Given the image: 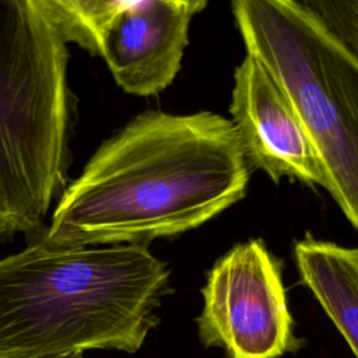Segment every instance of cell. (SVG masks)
<instances>
[{
	"label": "cell",
	"instance_id": "obj_1",
	"mask_svg": "<svg viewBox=\"0 0 358 358\" xmlns=\"http://www.w3.org/2000/svg\"><path fill=\"white\" fill-rule=\"evenodd\" d=\"M248 161L231 120L145 110L103 141L43 231L63 248L145 245L211 220L243 197Z\"/></svg>",
	"mask_w": 358,
	"mask_h": 358
},
{
	"label": "cell",
	"instance_id": "obj_2",
	"mask_svg": "<svg viewBox=\"0 0 358 358\" xmlns=\"http://www.w3.org/2000/svg\"><path fill=\"white\" fill-rule=\"evenodd\" d=\"M169 268L145 245L43 242L0 260V358L137 352L159 322Z\"/></svg>",
	"mask_w": 358,
	"mask_h": 358
},
{
	"label": "cell",
	"instance_id": "obj_3",
	"mask_svg": "<svg viewBox=\"0 0 358 358\" xmlns=\"http://www.w3.org/2000/svg\"><path fill=\"white\" fill-rule=\"evenodd\" d=\"M41 0H0V236L42 227L63 189L76 98Z\"/></svg>",
	"mask_w": 358,
	"mask_h": 358
},
{
	"label": "cell",
	"instance_id": "obj_4",
	"mask_svg": "<svg viewBox=\"0 0 358 358\" xmlns=\"http://www.w3.org/2000/svg\"><path fill=\"white\" fill-rule=\"evenodd\" d=\"M231 7L248 53L299 117L326 190L358 229V52L305 3L236 0Z\"/></svg>",
	"mask_w": 358,
	"mask_h": 358
},
{
	"label": "cell",
	"instance_id": "obj_5",
	"mask_svg": "<svg viewBox=\"0 0 358 358\" xmlns=\"http://www.w3.org/2000/svg\"><path fill=\"white\" fill-rule=\"evenodd\" d=\"M66 43L101 56L129 94L154 95L176 77L199 0H41Z\"/></svg>",
	"mask_w": 358,
	"mask_h": 358
},
{
	"label": "cell",
	"instance_id": "obj_6",
	"mask_svg": "<svg viewBox=\"0 0 358 358\" xmlns=\"http://www.w3.org/2000/svg\"><path fill=\"white\" fill-rule=\"evenodd\" d=\"M201 295L199 340L227 358H280L303 344L294 333L281 263L260 239L225 253L208 271Z\"/></svg>",
	"mask_w": 358,
	"mask_h": 358
},
{
	"label": "cell",
	"instance_id": "obj_7",
	"mask_svg": "<svg viewBox=\"0 0 358 358\" xmlns=\"http://www.w3.org/2000/svg\"><path fill=\"white\" fill-rule=\"evenodd\" d=\"M234 78L231 122L248 164L274 182L287 176L327 189L320 159L299 117L266 67L248 53Z\"/></svg>",
	"mask_w": 358,
	"mask_h": 358
},
{
	"label": "cell",
	"instance_id": "obj_8",
	"mask_svg": "<svg viewBox=\"0 0 358 358\" xmlns=\"http://www.w3.org/2000/svg\"><path fill=\"white\" fill-rule=\"evenodd\" d=\"M303 284L358 358V249L306 236L295 245Z\"/></svg>",
	"mask_w": 358,
	"mask_h": 358
},
{
	"label": "cell",
	"instance_id": "obj_9",
	"mask_svg": "<svg viewBox=\"0 0 358 358\" xmlns=\"http://www.w3.org/2000/svg\"><path fill=\"white\" fill-rule=\"evenodd\" d=\"M352 7H354V17H355V27L358 31V1H354Z\"/></svg>",
	"mask_w": 358,
	"mask_h": 358
},
{
	"label": "cell",
	"instance_id": "obj_10",
	"mask_svg": "<svg viewBox=\"0 0 358 358\" xmlns=\"http://www.w3.org/2000/svg\"><path fill=\"white\" fill-rule=\"evenodd\" d=\"M66 358H84L83 354H76V355H70V357H66Z\"/></svg>",
	"mask_w": 358,
	"mask_h": 358
}]
</instances>
